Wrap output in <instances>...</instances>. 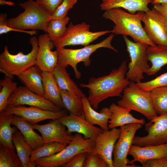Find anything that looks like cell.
I'll list each match as a JSON object with an SVG mask.
<instances>
[{
    "label": "cell",
    "instance_id": "6da1fadb",
    "mask_svg": "<svg viewBox=\"0 0 167 167\" xmlns=\"http://www.w3.org/2000/svg\"><path fill=\"white\" fill-rule=\"evenodd\" d=\"M126 62H122L118 68L112 70L108 75L92 77L88 83L80 84V87L88 89L87 98L94 109H97L99 104L108 98L122 96L124 89L131 82L126 77Z\"/></svg>",
    "mask_w": 167,
    "mask_h": 167
},
{
    "label": "cell",
    "instance_id": "7a4b0ae2",
    "mask_svg": "<svg viewBox=\"0 0 167 167\" xmlns=\"http://www.w3.org/2000/svg\"><path fill=\"white\" fill-rule=\"evenodd\" d=\"M102 16L114 23L113 29L110 31L112 33L129 36L135 42H141L152 46L156 45L148 37L137 13L131 14L117 8L105 11Z\"/></svg>",
    "mask_w": 167,
    "mask_h": 167
},
{
    "label": "cell",
    "instance_id": "3957f363",
    "mask_svg": "<svg viewBox=\"0 0 167 167\" xmlns=\"http://www.w3.org/2000/svg\"><path fill=\"white\" fill-rule=\"evenodd\" d=\"M24 11L15 17L7 19V25L26 31L41 30L47 32L51 15L36 1L28 0L19 4Z\"/></svg>",
    "mask_w": 167,
    "mask_h": 167
},
{
    "label": "cell",
    "instance_id": "277c9868",
    "mask_svg": "<svg viewBox=\"0 0 167 167\" xmlns=\"http://www.w3.org/2000/svg\"><path fill=\"white\" fill-rule=\"evenodd\" d=\"M29 43L32 47L30 52L25 54L22 51L16 54L9 52L7 45L4 47L3 51L0 54V72L5 76L14 78L36 64L38 50V39L36 36L30 38Z\"/></svg>",
    "mask_w": 167,
    "mask_h": 167
},
{
    "label": "cell",
    "instance_id": "5b68a950",
    "mask_svg": "<svg viewBox=\"0 0 167 167\" xmlns=\"http://www.w3.org/2000/svg\"><path fill=\"white\" fill-rule=\"evenodd\" d=\"M114 35V34L112 33L99 43L86 46L80 49H72L63 48L56 49L58 55L57 64L65 67L68 65L71 66L74 71L75 77L79 79L81 73L77 69V64L82 62L85 66H89L91 63L90 57L97 49L105 48L118 52V50L111 45V42Z\"/></svg>",
    "mask_w": 167,
    "mask_h": 167
},
{
    "label": "cell",
    "instance_id": "8992f818",
    "mask_svg": "<svg viewBox=\"0 0 167 167\" xmlns=\"http://www.w3.org/2000/svg\"><path fill=\"white\" fill-rule=\"evenodd\" d=\"M95 140L84 138L83 135L76 133L71 141L60 152L48 157H43L33 162L35 167H63L76 154L82 152H92Z\"/></svg>",
    "mask_w": 167,
    "mask_h": 167
},
{
    "label": "cell",
    "instance_id": "52a82bcc",
    "mask_svg": "<svg viewBox=\"0 0 167 167\" xmlns=\"http://www.w3.org/2000/svg\"><path fill=\"white\" fill-rule=\"evenodd\" d=\"M123 93L117 102L119 106L139 112L149 121L158 116L153 107L150 92L144 90L136 83L131 82Z\"/></svg>",
    "mask_w": 167,
    "mask_h": 167
},
{
    "label": "cell",
    "instance_id": "ba28073f",
    "mask_svg": "<svg viewBox=\"0 0 167 167\" xmlns=\"http://www.w3.org/2000/svg\"><path fill=\"white\" fill-rule=\"evenodd\" d=\"M123 38L131 59L126 77L131 82H139L144 78L143 74L146 73L150 67L146 54L148 45L141 42H133L127 36H123Z\"/></svg>",
    "mask_w": 167,
    "mask_h": 167
},
{
    "label": "cell",
    "instance_id": "9c48e42d",
    "mask_svg": "<svg viewBox=\"0 0 167 167\" xmlns=\"http://www.w3.org/2000/svg\"><path fill=\"white\" fill-rule=\"evenodd\" d=\"M109 32L111 31L109 30L92 32L90 31V25L85 22L76 25L70 22L64 33L54 44L56 49L69 45L86 46Z\"/></svg>",
    "mask_w": 167,
    "mask_h": 167
},
{
    "label": "cell",
    "instance_id": "30bf717a",
    "mask_svg": "<svg viewBox=\"0 0 167 167\" xmlns=\"http://www.w3.org/2000/svg\"><path fill=\"white\" fill-rule=\"evenodd\" d=\"M137 14L150 40L156 45L167 46V19L153 8Z\"/></svg>",
    "mask_w": 167,
    "mask_h": 167
},
{
    "label": "cell",
    "instance_id": "8fae6325",
    "mask_svg": "<svg viewBox=\"0 0 167 167\" xmlns=\"http://www.w3.org/2000/svg\"><path fill=\"white\" fill-rule=\"evenodd\" d=\"M144 124L135 123L126 124L120 127L119 137L113 148V167H135L134 165H128L129 160L127 158L130 148L135 133Z\"/></svg>",
    "mask_w": 167,
    "mask_h": 167
},
{
    "label": "cell",
    "instance_id": "7c38bea8",
    "mask_svg": "<svg viewBox=\"0 0 167 167\" xmlns=\"http://www.w3.org/2000/svg\"><path fill=\"white\" fill-rule=\"evenodd\" d=\"M146 136H135L132 144L139 146H156L167 143V113L158 116L145 124Z\"/></svg>",
    "mask_w": 167,
    "mask_h": 167
},
{
    "label": "cell",
    "instance_id": "4fadbf2b",
    "mask_svg": "<svg viewBox=\"0 0 167 167\" xmlns=\"http://www.w3.org/2000/svg\"><path fill=\"white\" fill-rule=\"evenodd\" d=\"M67 111L64 109L59 111H48L33 106L27 107L24 105H8L1 112L6 115L20 116L33 125L45 120L58 119L67 115Z\"/></svg>",
    "mask_w": 167,
    "mask_h": 167
},
{
    "label": "cell",
    "instance_id": "5bb4252c",
    "mask_svg": "<svg viewBox=\"0 0 167 167\" xmlns=\"http://www.w3.org/2000/svg\"><path fill=\"white\" fill-rule=\"evenodd\" d=\"M25 105L36 107L48 111H59L62 110L49 101L34 93L25 86H19L10 96L6 106Z\"/></svg>",
    "mask_w": 167,
    "mask_h": 167
},
{
    "label": "cell",
    "instance_id": "9a60e30c",
    "mask_svg": "<svg viewBox=\"0 0 167 167\" xmlns=\"http://www.w3.org/2000/svg\"><path fill=\"white\" fill-rule=\"evenodd\" d=\"M38 50L36 65L42 71L52 72L58 63V55L55 47L47 33L40 35L38 37Z\"/></svg>",
    "mask_w": 167,
    "mask_h": 167
},
{
    "label": "cell",
    "instance_id": "2e32d148",
    "mask_svg": "<svg viewBox=\"0 0 167 167\" xmlns=\"http://www.w3.org/2000/svg\"><path fill=\"white\" fill-rule=\"evenodd\" d=\"M120 128L103 130L96 137L92 152L99 155L105 161L108 167H113L112 154L115 144L119 137Z\"/></svg>",
    "mask_w": 167,
    "mask_h": 167
},
{
    "label": "cell",
    "instance_id": "e0dca14e",
    "mask_svg": "<svg viewBox=\"0 0 167 167\" xmlns=\"http://www.w3.org/2000/svg\"><path fill=\"white\" fill-rule=\"evenodd\" d=\"M32 127L40 133L45 143L58 142L68 144L74 137L58 119H53L44 124H33Z\"/></svg>",
    "mask_w": 167,
    "mask_h": 167
},
{
    "label": "cell",
    "instance_id": "ac0fdd59",
    "mask_svg": "<svg viewBox=\"0 0 167 167\" xmlns=\"http://www.w3.org/2000/svg\"><path fill=\"white\" fill-rule=\"evenodd\" d=\"M58 119L67 127V131L69 133L75 132L81 134L85 139L95 140L103 131L101 128L89 123L85 119L84 113L80 116L69 114Z\"/></svg>",
    "mask_w": 167,
    "mask_h": 167
},
{
    "label": "cell",
    "instance_id": "d6986e66",
    "mask_svg": "<svg viewBox=\"0 0 167 167\" xmlns=\"http://www.w3.org/2000/svg\"><path fill=\"white\" fill-rule=\"evenodd\" d=\"M128 155L133 158V160H129L128 164L135 165L134 162H139L142 166L150 160L166 159L167 149L165 144L144 146L132 144L129 151Z\"/></svg>",
    "mask_w": 167,
    "mask_h": 167
},
{
    "label": "cell",
    "instance_id": "ffe728a7",
    "mask_svg": "<svg viewBox=\"0 0 167 167\" xmlns=\"http://www.w3.org/2000/svg\"><path fill=\"white\" fill-rule=\"evenodd\" d=\"M82 101L85 119L92 125L99 126L102 130H109L108 122L112 113L109 108H103L98 112L91 106L86 96L82 97Z\"/></svg>",
    "mask_w": 167,
    "mask_h": 167
},
{
    "label": "cell",
    "instance_id": "44dd1931",
    "mask_svg": "<svg viewBox=\"0 0 167 167\" xmlns=\"http://www.w3.org/2000/svg\"><path fill=\"white\" fill-rule=\"evenodd\" d=\"M152 0H103L100 6L103 11L122 8L129 13L135 14L136 12H146L150 10L148 5Z\"/></svg>",
    "mask_w": 167,
    "mask_h": 167
},
{
    "label": "cell",
    "instance_id": "7402d4cb",
    "mask_svg": "<svg viewBox=\"0 0 167 167\" xmlns=\"http://www.w3.org/2000/svg\"><path fill=\"white\" fill-rule=\"evenodd\" d=\"M42 71L36 65L33 66L17 76L24 86L34 93L43 97Z\"/></svg>",
    "mask_w": 167,
    "mask_h": 167
},
{
    "label": "cell",
    "instance_id": "603a6c76",
    "mask_svg": "<svg viewBox=\"0 0 167 167\" xmlns=\"http://www.w3.org/2000/svg\"><path fill=\"white\" fill-rule=\"evenodd\" d=\"M11 124L18 128L32 150L36 149L45 143L41 136L34 131L32 125L21 117L13 115Z\"/></svg>",
    "mask_w": 167,
    "mask_h": 167
},
{
    "label": "cell",
    "instance_id": "cb8c5ba5",
    "mask_svg": "<svg viewBox=\"0 0 167 167\" xmlns=\"http://www.w3.org/2000/svg\"><path fill=\"white\" fill-rule=\"evenodd\" d=\"M109 108L112 113L108 122L110 129L130 123H145L143 119L134 117L130 113L131 110L129 109L120 106L114 103L111 105Z\"/></svg>",
    "mask_w": 167,
    "mask_h": 167
},
{
    "label": "cell",
    "instance_id": "d4e9b609",
    "mask_svg": "<svg viewBox=\"0 0 167 167\" xmlns=\"http://www.w3.org/2000/svg\"><path fill=\"white\" fill-rule=\"evenodd\" d=\"M43 86V97L54 105L63 110V105L60 94V90L52 72H42Z\"/></svg>",
    "mask_w": 167,
    "mask_h": 167
},
{
    "label": "cell",
    "instance_id": "484cf974",
    "mask_svg": "<svg viewBox=\"0 0 167 167\" xmlns=\"http://www.w3.org/2000/svg\"><path fill=\"white\" fill-rule=\"evenodd\" d=\"M146 54L152 64L146 74L148 75L156 74L165 65L167 64V46L148 45Z\"/></svg>",
    "mask_w": 167,
    "mask_h": 167
},
{
    "label": "cell",
    "instance_id": "4316f807",
    "mask_svg": "<svg viewBox=\"0 0 167 167\" xmlns=\"http://www.w3.org/2000/svg\"><path fill=\"white\" fill-rule=\"evenodd\" d=\"M66 67L57 64L52 73L60 89L69 91L83 97L86 95L71 78Z\"/></svg>",
    "mask_w": 167,
    "mask_h": 167
},
{
    "label": "cell",
    "instance_id": "83f0119b",
    "mask_svg": "<svg viewBox=\"0 0 167 167\" xmlns=\"http://www.w3.org/2000/svg\"><path fill=\"white\" fill-rule=\"evenodd\" d=\"M18 129L13 134L12 141L23 167H32L30 158L32 149L25 141L20 131Z\"/></svg>",
    "mask_w": 167,
    "mask_h": 167
},
{
    "label": "cell",
    "instance_id": "f1b7e54d",
    "mask_svg": "<svg viewBox=\"0 0 167 167\" xmlns=\"http://www.w3.org/2000/svg\"><path fill=\"white\" fill-rule=\"evenodd\" d=\"M0 113V143L5 146L14 148L12 136L18 129L15 126H11L13 115Z\"/></svg>",
    "mask_w": 167,
    "mask_h": 167
},
{
    "label": "cell",
    "instance_id": "f546056e",
    "mask_svg": "<svg viewBox=\"0 0 167 167\" xmlns=\"http://www.w3.org/2000/svg\"><path fill=\"white\" fill-rule=\"evenodd\" d=\"M60 90L64 109L70 114L80 116L83 114L82 97L67 90Z\"/></svg>",
    "mask_w": 167,
    "mask_h": 167
},
{
    "label": "cell",
    "instance_id": "4dcf8cb0",
    "mask_svg": "<svg viewBox=\"0 0 167 167\" xmlns=\"http://www.w3.org/2000/svg\"><path fill=\"white\" fill-rule=\"evenodd\" d=\"M67 144L58 142L45 143L36 149L32 150L30 158L32 167L33 162L39 159L54 155L66 148Z\"/></svg>",
    "mask_w": 167,
    "mask_h": 167
},
{
    "label": "cell",
    "instance_id": "1f68e13d",
    "mask_svg": "<svg viewBox=\"0 0 167 167\" xmlns=\"http://www.w3.org/2000/svg\"><path fill=\"white\" fill-rule=\"evenodd\" d=\"M154 110L157 114L167 113V86L158 87L150 91Z\"/></svg>",
    "mask_w": 167,
    "mask_h": 167
},
{
    "label": "cell",
    "instance_id": "d6a6232c",
    "mask_svg": "<svg viewBox=\"0 0 167 167\" xmlns=\"http://www.w3.org/2000/svg\"><path fill=\"white\" fill-rule=\"evenodd\" d=\"M16 150L0 143V167H23Z\"/></svg>",
    "mask_w": 167,
    "mask_h": 167
},
{
    "label": "cell",
    "instance_id": "836d02e7",
    "mask_svg": "<svg viewBox=\"0 0 167 167\" xmlns=\"http://www.w3.org/2000/svg\"><path fill=\"white\" fill-rule=\"evenodd\" d=\"M70 18L67 16L64 18L51 19L47 28V33L54 42L58 40L65 32Z\"/></svg>",
    "mask_w": 167,
    "mask_h": 167
},
{
    "label": "cell",
    "instance_id": "e575fe53",
    "mask_svg": "<svg viewBox=\"0 0 167 167\" xmlns=\"http://www.w3.org/2000/svg\"><path fill=\"white\" fill-rule=\"evenodd\" d=\"M11 78L6 76L0 81V113L6 106L9 97L17 87V83L14 82Z\"/></svg>",
    "mask_w": 167,
    "mask_h": 167
},
{
    "label": "cell",
    "instance_id": "d590c367",
    "mask_svg": "<svg viewBox=\"0 0 167 167\" xmlns=\"http://www.w3.org/2000/svg\"><path fill=\"white\" fill-rule=\"evenodd\" d=\"M136 84L142 89L149 92L158 87L167 86V72L151 80Z\"/></svg>",
    "mask_w": 167,
    "mask_h": 167
},
{
    "label": "cell",
    "instance_id": "8d00e7d4",
    "mask_svg": "<svg viewBox=\"0 0 167 167\" xmlns=\"http://www.w3.org/2000/svg\"><path fill=\"white\" fill-rule=\"evenodd\" d=\"M78 0H63L51 16V19L64 18Z\"/></svg>",
    "mask_w": 167,
    "mask_h": 167
},
{
    "label": "cell",
    "instance_id": "74e56055",
    "mask_svg": "<svg viewBox=\"0 0 167 167\" xmlns=\"http://www.w3.org/2000/svg\"><path fill=\"white\" fill-rule=\"evenodd\" d=\"M84 167H108V166L99 155L92 151L87 152Z\"/></svg>",
    "mask_w": 167,
    "mask_h": 167
},
{
    "label": "cell",
    "instance_id": "f35d334b",
    "mask_svg": "<svg viewBox=\"0 0 167 167\" xmlns=\"http://www.w3.org/2000/svg\"><path fill=\"white\" fill-rule=\"evenodd\" d=\"M7 14L6 13H2L0 15V34H5L10 31L24 32L32 36L36 34V30L27 31L20 30L12 28L7 25Z\"/></svg>",
    "mask_w": 167,
    "mask_h": 167
},
{
    "label": "cell",
    "instance_id": "ab89813d",
    "mask_svg": "<svg viewBox=\"0 0 167 167\" xmlns=\"http://www.w3.org/2000/svg\"><path fill=\"white\" fill-rule=\"evenodd\" d=\"M63 0H36L51 16Z\"/></svg>",
    "mask_w": 167,
    "mask_h": 167
},
{
    "label": "cell",
    "instance_id": "60d3db41",
    "mask_svg": "<svg viewBox=\"0 0 167 167\" xmlns=\"http://www.w3.org/2000/svg\"><path fill=\"white\" fill-rule=\"evenodd\" d=\"M87 152H82L75 155L63 167H84Z\"/></svg>",
    "mask_w": 167,
    "mask_h": 167
},
{
    "label": "cell",
    "instance_id": "b9f144b4",
    "mask_svg": "<svg viewBox=\"0 0 167 167\" xmlns=\"http://www.w3.org/2000/svg\"><path fill=\"white\" fill-rule=\"evenodd\" d=\"M141 167H167V160L166 159L150 160Z\"/></svg>",
    "mask_w": 167,
    "mask_h": 167
},
{
    "label": "cell",
    "instance_id": "7bdbcfd3",
    "mask_svg": "<svg viewBox=\"0 0 167 167\" xmlns=\"http://www.w3.org/2000/svg\"><path fill=\"white\" fill-rule=\"evenodd\" d=\"M153 8L167 19V4H155Z\"/></svg>",
    "mask_w": 167,
    "mask_h": 167
},
{
    "label": "cell",
    "instance_id": "ee69618b",
    "mask_svg": "<svg viewBox=\"0 0 167 167\" xmlns=\"http://www.w3.org/2000/svg\"><path fill=\"white\" fill-rule=\"evenodd\" d=\"M0 5H7L10 6H14L15 5V3L11 1L0 0Z\"/></svg>",
    "mask_w": 167,
    "mask_h": 167
},
{
    "label": "cell",
    "instance_id": "f6af8a7d",
    "mask_svg": "<svg viewBox=\"0 0 167 167\" xmlns=\"http://www.w3.org/2000/svg\"><path fill=\"white\" fill-rule=\"evenodd\" d=\"M152 4H167V0H152Z\"/></svg>",
    "mask_w": 167,
    "mask_h": 167
},
{
    "label": "cell",
    "instance_id": "bcb514c9",
    "mask_svg": "<svg viewBox=\"0 0 167 167\" xmlns=\"http://www.w3.org/2000/svg\"><path fill=\"white\" fill-rule=\"evenodd\" d=\"M165 146L167 149V143L165 144ZM166 159L167 160V158H166Z\"/></svg>",
    "mask_w": 167,
    "mask_h": 167
}]
</instances>
